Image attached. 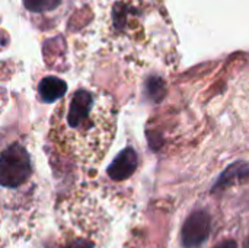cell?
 Returning <instances> with one entry per match:
<instances>
[{"instance_id":"1","label":"cell","mask_w":249,"mask_h":248,"mask_svg":"<svg viewBox=\"0 0 249 248\" xmlns=\"http://www.w3.org/2000/svg\"><path fill=\"white\" fill-rule=\"evenodd\" d=\"M115 121L117 110L109 95L77 88L53 114L48 136L73 165L96 168L112 143Z\"/></svg>"},{"instance_id":"10","label":"cell","mask_w":249,"mask_h":248,"mask_svg":"<svg viewBox=\"0 0 249 248\" xmlns=\"http://www.w3.org/2000/svg\"><path fill=\"white\" fill-rule=\"evenodd\" d=\"M63 248H88V247H85V244H83V243L76 241V243H71V244H69V246H66V247H63Z\"/></svg>"},{"instance_id":"6","label":"cell","mask_w":249,"mask_h":248,"mask_svg":"<svg viewBox=\"0 0 249 248\" xmlns=\"http://www.w3.org/2000/svg\"><path fill=\"white\" fill-rule=\"evenodd\" d=\"M67 92V83L55 76L44 77L38 85V94L44 102H55Z\"/></svg>"},{"instance_id":"4","label":"cell","mask_w":249,"mask_h":248,"mask_svg":"<svg viewBox=\"0 0 249 248\" xmlns=\"http://www.w3.org/2000/svg\"><path fill=\"white\" fill-rule=\"evenodd\" d=\"M137 165H139V155H137V152L133 148H125L111 162V165L108 167L107 172H108V175L112 180L124 181V180L130 178L134 174V171L137 170Z\"/></svg>"},{"instance_id":"2","label":"cell","mask_w":249,"mask_h":248,"mask_svg":"<svg viewBox=\"0 0 249 248\" xmlns=\"http://www.w3.org/2000/svg\"><path fill=\"white\" fill-rule=\"evenodd\" d=\"M32 175V161L19 142L12 143L0 153V186L4 189H19Z\"/></svg>"},{"instance_id":"11","label":"cell","mask_w":249,"mask_h":248,"mask_svg":"<svg viewBox=\"0 0 249 248\" xmlns=\"http://www.w3.org/2000/svg\"><path fill=\"white\" fill-rule=\"evenodd\" d=\"M245 248H249V237H248V241H247V244H245Z\"/></svg>"},{"instance_id":"9","label":"cell","mask_w":249,"mask_h":248,"mask_svg":"<svg viewBox=\"0 0 249 248\" xmlns=\"http://www.w3.org/2000/svg\"><path fill=\"white\" fill-rule=\"evenodd\" d=\"M216 248H238V244L233 241V240H228V241H223L220 243Z\"/></svg>"},{"instance_id":"5","label":"cell","mask_w":249,"mask_h":248,"mask_svg":"<svg viewBox=\"0 0 249 248\" xmlns=\"http://www.w3.org/2000/svg\"><path fill=\"white\" fill-rule=\"evenodd\" d=\"M245 180H249V165L245 162H236L232 164L229 168H226L217 183L214 184L212 193H216L219 190H223L229 186H233L236 183H242Z\"/></svg>"},{"instance_id":"3","label":"cell","mask_w":249,"mask_h":248,"mask_svg":"<svg viewBox=\"0 0 249 248\" xmlns=\"http://www.w3.org/2000/svg\"><path fill=\"white\" fill-rule=\"evenodd\" d=\"M212 232V218L206 210L193 212L181 229V243L184 248H201Z\"/></svg>"},{"instance_id":"7","label":"cell","mask_w":249,"mask_h":248,"mask_svg":"<svg viewBox=\"0 0 249 248\" xmlns=\"http://www.w3.org/2000/svg\"><path fill=\"white\" fill-rule=\"evenodd\" d=\"M111 1L120 3L125 7L136 9V10H149L160 6L163 0H111Z\"/></svg>"},{"instance_id":"8","label":"cell","mask_w":249,"mask_h":248,"mask_svg":"<svg viewBox=\"0 0 249 248\" xmlns=\"http://www.w3.org/2000/svg\"><path fill=\"white\" fill-rule=\"evenodd\" d=\"M61 0H23L26 9L31 12H45L53 10L60 4Z\"/></svg>"}]
</instances>
